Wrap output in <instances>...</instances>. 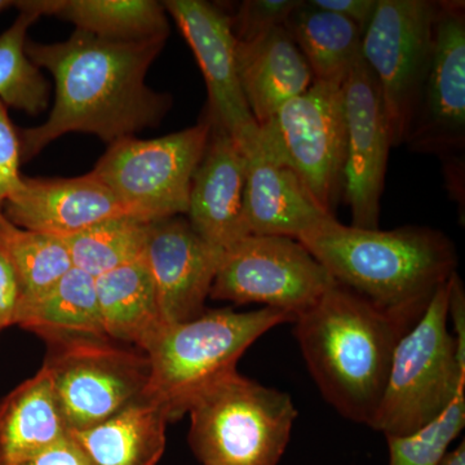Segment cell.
I'll use <instances>...</instances> for the list:
<instances>
[{
    "instance_id": "ac0fdd59",
    "label": "cell",
    "mask_w": 465,
    "mask_h": 465,
    "mask_svg": "<svg viewBox=\"0 0 465 465\" xmlns=\"http://www.w3.org/2000/svg\"><path fill=\"white\" fill-rule=\"evenodd\" d=\"M246 155L244 217L250 234L300 241L324 223L336 219L318 204L291 168L259 152Z\"/></svg>"
},
{
    "instance_id": "52a82bcc",
    "label": "cell",
    "mask_w": 465,
    "mask_h": 465,
    "mask_svg": "<svg viewBox=\"0 0 465 465\" xmlns=\"http://www.w3.org/2000/svg\"><path fill=\"white\" fill-rule=\"evenodd\" d=\"M259 127L258 145L251 152L291 168L318 204L335 216L345 163L342 84L313 82Z\"/></svg>"
},
{
    "instance_id": "d6986e66",
    "label": "cell",
    "mask_w": 465,
    "mask_h": 465,
    "mask_svg": "<svg viewBox=\"0 0 465 465\" xmlns=\"http://www.w3.org/2000/svg\"><path fill=\"white\" fill-rule=\"evenodd\" d=\"M235 56L244 99L259 125L313 84L311 67L286 27L258 41L237 43Z\"/></svg>"
},
{
    "instance_id": "83f0119b",
    "label": "cell",
    "mask_w": 465,
    "mask_h": 465,
    "mask_svg": "<svg viewBox=\"0 0 465 465\" xmlns=\"http://www.w3.org/2000/svg\"><path fill=\"white\" fill-rule=\"evenodd\" d=\"M152 222L114 217L65 238L73 268L97 278L142 258Z\"/></svg>"
},
{
    "instance_id": "44dd1931",
    "label": "cell",
    "mask_w": 465,
    "mask_h": 465,
    "mask_svg": "<svg viewBox=\"0 0 465 465\" xmlns=\"http://www.w3.org/2000/svg\"><path fill=\"white\" fill-rule=\"evenodd\" d=\"M106 338L133 344L146 353L163 331L154 282L142 258L94 278Z\"/></svg>"
},
{
    "instance_id": "4316f807",
    "label": "cell",
    "mask_w": 465,
    "mask_h": 465,
    "mask_svg": "<svg viewBox=\"0 0 465 465\" xmlns=\"http://www.w3.org/2000/svg\"><path fill=\"white\" fill-rule=\"evenodd\" d=\"M20 15L0 35V101L5 106L36 115L50 101V84L26 54L27 29L42 16L35 0L15 2Z\"/></svg>"
},
{
    "instance_id": "484cf974",
    "label": "cell",
    "mask_w": 465,
    "mask_h": 465,
    "mask_svg": "<svg viewBox=\"0 0 465 465\" xmlns=\"http://www.w3.org/2000/svg\"><path fill=\"white\" fill-rule=\"evenodd\" d=\"M0 246L16 272L20 284L18 309L38 299L73 268L64 240L18 228L3 215L2 210Z\"/></svg>"
},
{
    "instance_id": "277c9868",
    "label": "cell",
    "mask_w": 465,
    "mask_h": 465,
    "mask_svg": "<svg viewBox=\"0 0 465 465\" xmlns=\"http://www.w3.org/2000/svg\"><path fill=\"white\" fill-rule=\"evenodd\" d=\"M295 318L271 308L204 311L186 322L168 324L150 345L149 381L143 401L170 421L188 414L195 397L235 371L237 362L260 336Z\"/></svg>"
},
{
    "instance_id": "f546056e",
    "label": "cell",
    "mask_w": 465,
    "mask_h": 465,
    "mask_svg": "<svg viewBox=\"0 0 465 465\" xmlns=\"http://www.w3.org/2000/svg\"><path fill=\"white\" fill-rule=\"evenodd\" d=\"M302 0H246L229 16L232 35L237 43L258 41L266 34L286 27L292 12Z\"/></svg>"
},
{
    "instance_id": "e575fe53",
    "label": "cell",
    "mask_w": 465,
    "mask_h": 465,
    "mask_svg": "<svg viewBox=\"0 0 465 465\" xmlns=\"http://www.w3.org/2000/svg\"><path fill=\"white\" fill-rule=\"evenodd\" d=\"M18 465H92L72 437L61 440L45 451L34 455Z\"/></svg>"
},
{
    "instance_id": "5bb4252c",
    "label": "cell",
    "mask_w": 465,
    "mask_h": 465,
    "mask_svg": "<svg viewBox=\"0 0 465 465\" xmlns=\"http://www.w3.org/2000/svg\"><path fill=\"white\" fill-rule=\"evenodd\" d=\"M162 5L197 58L207 85L208 119L247 154L258 145L260 127L242 91L237 42L228 15L204 0H166Z\"/></svg>"
},
{
    "instance_id": "3957f363",
    "label": "cell",
    "mask_w": 465,
    "mask_h": 465,
    "mask_svg": "<svg viewBox=\"0 0 465 465\" xmlns=\"http://www.w3.org/2000/svg\"><path fill=\"white\" fill-rule=\"evenodd\" d=\"M293 323L324 400L348 420L370 427L397 344L415 324L385 313L338 282Z\"/></svg>"
},
{
    "instance_id": "603a6c76",
    "label": "cell",
    "mask_w": 465,
    "mask_h": 465,
    "mask_svg": "<svg viewBox=\"0 0 465 465\" xmlns=\"http://www.w3.org/2000/svg\"><path fill=\"white\" fill-rule=\"evenodd\" d=\"M36 7L105 41H167L170 34L166 9L154 0H36Z\"/></svg>"
},
{
    "instance_id": "e0dca14e",
    "label": "cell",
    "mask_w": 465,
    "mask_h": 465,
    "mask_svg": "<svg viewBox=\"0 0 465 465\" xmlns=\"http://www.w3.org/2000/svg\"><path fill=\"white\" fill-rule=\"evenodd\" d=\"M246 177V153L231 134L213 124L193 176L186 220L217 250L224 251L250 235L244 217Z\"/></svg>"
},
{
    "instance_id": "4dcf8cb0",
    "label": "cell",
    "mask_w": 465,
    "mask_h": 465,
    "mask_svg": "<svg viewBox=\"0 0 465 465\" xmlns=\"http://www.w3.org/2000/svg\"><path fill=\"white\" fill-rule=\"evenodd\" d=\"M20 161V139L9 121L7 106L0 101V210L23 182Z\"/></svg>"
},
{
    "instance_id": "30bf717a",
    "label": "cell",
    "mask_w": 465,
    "mask_h": 465,
    "mask_svg": "<svg viewBox=\"0 0 465 465\" xmlns=\"http://www.w3.org/2000/svg\"><path fill=\"white\" fill-rule=\"evenodd\" d=\"M439 2L378 0L361 56L381 92L391 146L405 145L432 54Z\"/></svg>"
},
{
    "instance_id": "1f68e13d",
    "label": "cell",
    "mask_w": 465,
    "mask_h": 465,
    "mask_svg": "<svg viewBox=\"0 0 465 465\" xmlns=\"http://www.w3.org/2000/svg\"><path fill=\"white\" fill-rule=\"evenodd\" d=\"M20 304V284L5 249L0 246V331L15 324Z\"/></svg>"
},
{
    "instance_id": "f1b7e54d",
    "label": "cell",
    "mask_w": 465,
    "mask_h": 465,
    "mask_svg": "<svg viewBox=\"0 0 465 465\" xmlns=\"http://www.w3.org/2000/svg\"><path fill=\"white\" fill-rule=\"evenodd\" d=\"M465 425V391L432 423L407 436H387L390 465H440Z\"/></svg>"
},
{
    "instance_id": "7a4b0ae2",
    "label": "cell",
    "mask_w": 465,
    "mask_h": 465,
    "mask_svg": "<svg viewBox=\"0 0 465 465\" xmlns=\"http://www.w3.org/2000/svg\"><path fill=\"white\" fill-rule=\"evenodd\" d=\"M299 242L335 282L411 324L458 272L454 242L428 226L381 231L332 219Z\"/></svg>"
},
{
    "instance_id": "8d00e7d4",
    "label": "cell",
    "mask_w": 465,
    "mask_h": 465,
    "mask_svg": "<svg viewBox=\"0 0 465 465\" xmlns=\"http://www.w3.org/2000/svg\"><path fill=\"white\" fill-rule=\"evenodd\" d=\"M11 5H15V2H8V0H0V11L11 7Z\"/></svg>"
},
{
    "instance_id": "9a60e30c",
    "label": "cell",
    "mask_w": 465,
    "mask_h": 465,
    "mask_svg": "<svg viewBox=\"0 0 465 465\" xmlns=\"http://www.w3.org/2000/svg\"><path fill=\"white\" fill-rule=\"evenodd\" d=\"M222 255L183 217L152 222L143 258L164 323L186 322L203 313Z\"/></svg>"
},
{
    "instance_id": "9c48e42d",
    "label": "cell",
    "mask_w": 465,
    "mask_h": 465,
    "mask_svg": "<svg viewBox=\"0 0 465 465\" xmlns=\"http://www.w3.org/2000/svg\"><path fill=\"white\" fill-rule=\"evenodd\" d=\"M211 128L206 115L193 127L158 139L121 140L110 145L91 173L140 219L186 215L193 176Z\"/></svg>"
},
{
    "instance_id": "d6a6232c",
    "label": "cell",
    "mask_w": 465,
    "mask_h": 465,
    "mask_svg": "<svg viewBox=\"0 0 465 465\" xmlns=\"http://www.w3.org/2000/svg\"><path fill=\"white\" fill-rule=\"evenodd\" d=\"M448 318L454 327L459 363L465 369V292L458 272L450 278L448 284Z\"/></svg>"
},
{
    "instance_id": "d590c367",
    "label": "cell",
    "mask_w": 465,
    "mask_h": 465,
    "mask_svg": "<svg viewBox=\"0 0 465 465\" xmlns=\"http://www.w3.org/2000/svg\"><path fill=\"white\" fill-rule=\"evenodd\" d=\"M440 465H465V442L460 443L457 449L448 451L440 460Z\"/></svg>"
},
{
    "instance_id": "836d02e7",
    "label": "cell",
    "mask_w": 465,
    "mask_h": 465,
    "mask_svg": "<svg viewBox=\"0 0 465 465\" xmlns=\"http://www.w3.org/2000/svg\"><path fill=\"white\" fill-rule=\"evenodd\" d=\"M316 7L356 24L362 33L378 7V0H309Z\"/></svg>"
},
{
    "instance_id": "7402d4cb",
    "label": "cell",
    "mask_w": 465,
    "mask_h": 465,
    "mask_svg": "<svg viewBox=\"0 0 465 465\" xmlns=\"http://www.w3.org/2000/svg\"><path fill=\"white\" fill-rule=\"evenodd\" d=\"M167 416L140 400L105 421L70 432L92 465H157L166 449Z\"/></svg>"
},
{
    "instance_id": "cb8c5ba5",
    "label": "cell",
    "mask_w": 465,
    "mask_h": 465,
    "mask_svg": "<svg viewBox=\"0 0 465 465\" xmlns=\"http://www.w3.org/2000/svg\"><path fill=\"white\" fill-rule=\"evenodd\" d=\"M286 29L311 67L314 82L344 84L361 57L363 33L356 24L302 0Z\"/></svg>"
},
{
    "instance_id": "6da1fadb",
    "label": "cell",
    "mask_w": 465,
    "mask_h": 465,
    "mask_svg": "<svg viewBox=\"0 0 465 465\" xmlns=\"http://www.w3.org/2000/svg\"><path fill=\"white\" fill-rule=\"evenodd\" d=\"M166 41L112 42L75 30L65 42L26 43L34 65L54 76L56 97L45 124L23 131L21 154L33 158L70 133L94 134L110 145L157 127L170 112V94L145 84Z\"/></svg>"
},
{
    "instance_id": "8fae6325",
    "label": "cell",
    "mask_w": 465,
    "mask_h": 465,
    "mask_svg": "<svg viewBox=\"0 0 465 465\" xmlns=\"http://www.w3.org/2000/svg\"><path fill=\"white\" fill-rule=\"evenodd\" d=\"M335 283L299 241L250 234L223 251L210 298L260 304L293 318L307 312Z\"/></svg>"
},
{
    "instance_id": "5b68a950",
    "label": "cell",
    "mask_w": 465,
    "mask_h": 465,
    "mask_svg": "<svg viewBox=\"0 0 465 465\" xmlns=\"http://www.w3.org/2000/svg\"><path fill=\"white\" fill-rule=\"evenodd\" d=\"M189 445L202 465H278L298 418L292 399L240 372L195 397Z\"/></svg>"
},
{
    "instance_id": "d4e9b609",
    "label": "cell",
    "mask_w": 465,
    "mask_h": 465,
    "mask_svg": "<svg viewBox=\"0 0 465 465\" xmlns=\"http://www.w3.org/2000/svg\"><path fill=\"white\" fill-rule=\"evenodd\" d=\"M15 324L45 341L60 336L106 338L94 278L75 268L38 299L18 309Z\"/></svg>"
},
{
    "instance_id": "ffe728a7",
    "label": "cell",
    "mask_w": 465,
    "mask_h": 465,
    "mask_svg": "<svg viewBox=\"0 0 465 465\" xmlns=\"http://www.w3.org/2000/svg\"><path fill=\"white\" fill-rule=\"evenodd\" d=\"M50 375L42 367L0 402V465H18L69 436Z\"/></svg>"
},
{
    "instance_id": "4fadbf2b",
    "label": "cell",
    "mask_w": 465,
    "mask_h": 465,
    "mask_svg": "<svg viewBox=\"0 0 465 465\" xmlns=\"http://www.w3.org/2000/svg\"><path fill=\"white\" fill-rule=\"evenodd\" d=\"M345 163L341 200L351 226L379 229L381 200L391 148L381 92L362 56L344 84Z\"/></svg>"
},
{
    "instance_id": "2e32d148",
    "label": "cell",
    "mask_w": 465,
    "mask_h": 465,
    "mask_svg": "<svg viewBox=\"0 0 465 465\" xmlns=\"http://www.w3.org/2000/svg\"><path fill=\"white\" fill-rule=\"evenodd\" d=\"M2 213L18 228L61 240L104 220L139 217L91 173L73 179L23 177L16 192L3 204Z\"/></svg>"
},
{
    "instance_id": "ba28073f",
    "label": "cell",
    "mask_w": 465,
    "mask_h": 465,
    "mask_svg": "<svg viewBox=\"0 0 465 465\" xmlns=\"http://www.w3.org/2000/svg\"><path fill=\"white\" fill-rule=\"evenodd\" d=\"M45 342L42 367L70 432L94 427L143 400L150 370L143 351L94 336H60Z\"/></svg>"
},
{
    "instance_id": "8992f818",
    "label": "cell",
    "mask_w": 465,
    "mask_h": 465,
    "mask_svg": "<svg viewBox=\"0 0 465 465\" xmlns=\"http://www.w3.org/2000/svg\"><path fill=\"white\" fill-rule=\"evenodd\" d=\"M448 284L437 290L394 351L387 387L370 425L385 437L418 432L465 391V369L449 332Z\"/></svg>"
},
{
    "instance_id": "7c38bea8",
    "label": "cell",
    "mask_w": 465,
    "mask_h": 465,
    "mask_svg": "<svg viewBox=\"0 0 465 465\" xmlns=\"http://www.w3.org/2000/svg\"><path fill=\"white\" fill-rule=\"evenodd\" d=\"M405 145L449 166L465 149V3L440 0L432 54Z\"/></svg>"
}]
</instances>
